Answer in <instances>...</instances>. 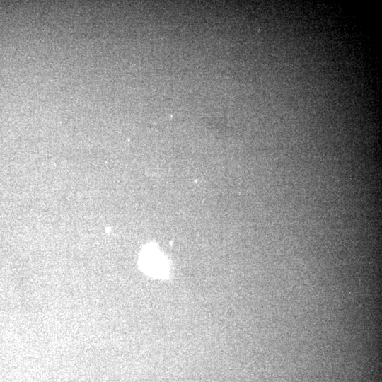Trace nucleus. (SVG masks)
Returning <instances> with one entry per match:
<instances>
[{"label": "nucleus", "mask_w": 382, "mask_h": 382, "mask_svg": "<svg viewBox=\"0 0 382 382\" xmlns=\"http://www.w3.org/2000/svg\"><path fill=\"white\" fill-rule=\"evenodd\" d=\"M145 269L151 274L163 277L167 272L163 257L155 250L150 249L144 255Z\"/></svg>", "instance_id": "f257e3e1"}]
</instances>
